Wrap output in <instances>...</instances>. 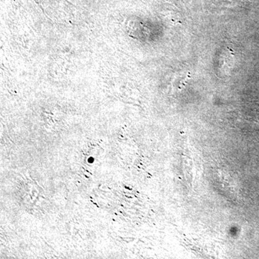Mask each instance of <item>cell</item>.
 I'll use <instances>...</instances> for the list:
<instances>
[{
    "mask_svg": "<svg viewBox=\"0 0 259 259\" xmlns=\"http://www.w3.org/2000/svg\"><path fill=\"white\" fill-rule=\"evenodd\" d=\"M244 1L245 0H218L220 4L229 8L241 5Z\"/></svg>",
    "mask_w": 259,
    "mask_h": 259,
    "instance_id": "cell-1",
    "label": "cell"
}]
</instances>
